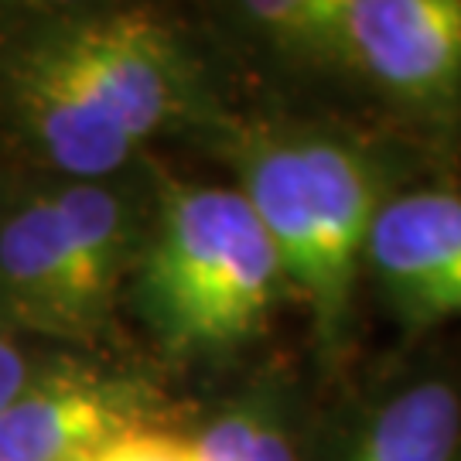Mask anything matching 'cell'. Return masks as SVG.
<instances>
[{
  "instance_id": "1",
  "label": "cell",
  "mask_w": 461,
  "mask_h": 461,
  "mask_svg": "<svg viewBox=\"0 0 461 461\" xmlns=\"http://www.w3.org/2000/svg\"><path fill=\"white\" fill-rule=\"evenodd\" d=\"M240 175L284 277L312 304L321 346L339 348L366 236L390 198L383 171L352 140L308 133L249 144Z\"/></svg>"
},
{
  "instance_id": "2",
  "label": "cell",
  "mask_w": 461,
  "mask_h": 461,
  "mask_svg": "<svg viewBox=\"0 0 461 461\" xmlns=\"http://www.w3.org/2000/svg\"><path fill=\"white\" fill-rule=\"evenodd\" d=\"M284 267L236 188H178L140 270V308L171 348L215 352L249 339L284 291Z\"/></svg>"
},
{
  "instance_id": "3",
  "label": "cell",
  "mask_w": 461,
  "mask_h": 461,
  "mask_svg": "<svg viewBox=\"0 0 461 461\" xmlns=\"http://www.w3.org/2000/svg\"><path fill=\"white\" fill-rule=\"evenodd\" d=\"M260 24L417 120L447 123L461 110V0H274Z\"/></svg>"
},
{
  "instance_id": "4",
  "label": "cell",
  "mask_w": 461,
  "mask_h": 461,
  "mask_svg": "<svg viewBox=\"0 0 461 461\" xmlns=\"http://www.w3.org/2000/svg\"><path fill=\"white\" fill-rule=\"evenodd\" d=\"M363 260L411 335L461 321V192L390 195L369 226Z\"/></svg>"
},
{
  "instance_id": "5",
  "label": "cell",
  "mask_w": 461,
  "mask_h": 461,
  "mask_svg": "<svg viewBox=\"0 0 461 461\" xmlns=\"http://www.w3.org/2000/svg\"><path fill=\"white\" fill-rule=\"evenodd\" d=\"M86 86L103 99L133 144L161 131L182 103L175 45L144 14H96L51 34Z\"/></svg>"
},
{
  "instance_id": "6",
  "label": "cell",
  "mask_w": 461,
  "mask_h": 461,
  "mask_svg": "<svg viewBox=\"0 0 461 461\" xmlns=\"http://www.w3.org/2000/svg\"><path fill=\"white\" fill-rule=\"evenodd\" d=\"M14 103L51 161L76 178L110 175L131 158L133 140L127 131L59 51L51 34L17 59Z\"/></svg>"
},
{
  "instance_id": "7",
  "label": "cell",
  "mask_w": 461,
  "mask_h": 461,
  "mask_svg": "<svg viewBox=\"0 0 461 461\" xmlns=\"http://www.w3.org/2000/svg\"><path fill=\"white\" fill-rule=\"evenodd\" d=\"M133 396L93 376L28 383L0 411V461H79L133 428Z\"/></svg>"
},
{
  "instance_id": "8",
  "label": "cell",
  "mask_w": 461,
  "mask_h": 461,
  "mask_svg": "<svg viewBox=\"0 0 461 461\" xmlns=\"http://www.w3.org/2000/svg\"><path fill=\"white\" fill-rule=\"evenodd\" d=\"M0 294L41 329L83 331L96 318L68 264L49 198L28 202L0 226Z\"/></svg>"
},
{
  "instance_id": "9",
  "label": "cell",
  "mask_w": 461,
  "mask_h": 461,
  "mask_svg": "<svg viewBox=\"0 0 461 461\" xmlns=\"http://www.w3.org/2000/svg\"><path fill=\"white\" fill-rule=\"evenodd\" d=\"M342 461H461V390L441 376L386 390L352 430Z\"/></svg>"
},
{
  "instance_id": "10",
  "label": "cell",
  "mask_w": 461,
  "mask_h": 461,
  "mask_svg": "<svg viewBox=\"0 0 461 461\" xmlns=\"http://www.w3.org/2000/svg\"><path fill=\"white\" fill-rule=\"evenodd\" d=\"M49 202L59 219V232L79 280V291L93 314H99L127 264L131 230L123 202L99 185H68Z\"/></svg>"
},
{
  "instance_id": "11",
  "label": "cell",
  "mask_w": 461,
  "mask_h": 461,
  "mask_svg": "<svg viewBox=\"0 0 461 461\" xmlns=\"http://www.w3.org/2000/svg\"><path fill=\"white\" fill-rule=\"evenodd\" d=\"M188 441L192 461H294L287 434L257 411H232Z\"/></svg>"
},
{
  "instance_id": "12",
  "label": "cell",
  "mask_w": 461,
  "mask_h": 461,
  "mask_svg": "<svg viewBox=\"0 0 461 461\" xmlns=\"http://www.w3.org/2000/svg\"><path fill=\"white\" fill-rule=\"evenodd\" d=\"M79 461H192V455H188V441L178 434L133 424Z\"/></svg>"
},
{
  "instance_id": "13",
  "label": "cell",
  "mask_w": 461,
  "mask_h": 461,
  "mask_svg": "<svg viewBox=\"0 0 461 461\" xmlns=\"http://www.w3.org/2000/svg\"><path fill=\"white\" fill-rule=\"evenodd\" d=\"M28 386V359L14 346V339H7L0 331V411Z\"/></svg>"
}]
</instances>
